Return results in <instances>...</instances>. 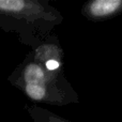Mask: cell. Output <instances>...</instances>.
I'll use <instances>...</instances> for the list:
<instances>
[{"label":"cell","mask_w":122,"mask_h":122,"mask_svg":"<svg viewBox=\"0 0 122 122\" xmlns=\"http://www.w3.org/2000/svg\"><path fill=\"white\" fill-rule=\"evenodd\" d=\"M62 21L63 15L48 0H0V28L16 33L19 42L31 49Z\"/></svg>","instance_id":"6da1fadb"},{"label":"cell","mask_w":122,"mask_h":122,"mask_svg":"<svg viewBox=\"0 0 122 122\" xmlns=\"http://www.w3.org/2000/svg\"><path fill=\"white\" fill-rule=\"evenodd\" d=\"M8 81L33 103L54 106L79 103V95L64 72L48 71L29 53L8 76Z\"/></svg>","instance_id":"7a4b0ae2"},{"label":"cell","mask_w":122,"mask_h":122,"mask_svg":"<svg viewBox=\"0 0 122 122\" xmlns=\"http://www.w3.org/2000/svg\"><path fill=\"white\" fill-rule=\"evenodd\" d=\"M29 54L33 59L43 64L48 71L64 72V51L60 44L59 38L56 34H49L43 42L32 48Z\"/></svg>","instance_id":"3957f363"},{"label":"cell","mask_w":122,"mask_h":122,"mask_svg":"<svg viewBox=\"0 0 122 122\" xmlns=\"http://www.w3.org/2000/svg\"><path fill=\"white\" fill-rule=\"evenodd\" d=\"M80 14L92 23L109 20L122 14V0H89L81 5Z\"/></svg>","instance_id":"277c9868"},{"label":"cell","mask_w":122,"mask_h":122,"mask_svg":"<svg viewBox=\"0 0 122 122\" xmlns=\"http://www.w3.org/2000/svg\"><path fill=\"white\" fill-rule=\"evenodd\" d=\"M25 109L33 122H72L38 105H26Z\"/></svg>","instance_id":"5b68a950"}]
</instances>
